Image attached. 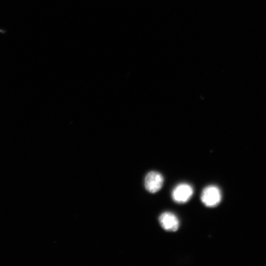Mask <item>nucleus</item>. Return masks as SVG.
I'll list each match as a JSON object with an SVG mask.
<instances>
[{
    "label": "nucleus",
    "instance_id": "f257e3e1",
    "mask_svg": "<svg viewBox=\"0 0 266 266\" xmlns=\"http://www.w3.org/2000/svg\"><path fill=\"white\" fill-rule=\"evenodd\" d=\"M221 192L219 188L215 185L205 187L201 194V200L207 207H215L221 200Z\"/></svg>",
    "mask_w": 266,
    "mask_h": 266
},
{
    "label": "nucleus",
    "instance_id": "f03ea898",
    "mask_svg": "<svg viewBox=\"0 0 266 266\" xmlns=\"http://www.w3.org/2000/svg\"><path fill=\"white\" fill-rule=\"evenodd\" d=\"M193 194L192 187L188 183H182L175 187L172 191L171 197L175 202L183 203L190 199Z\"/></svg>",
    "mask_w": 266,
    "mask_h": 266
},
{
    "label": "nucleus",
    "instance_id": "7ed1b4c3",
    "mask_svg": "<svg viewBox=\"0 0 266 266\" xmlns=\"http://www.w3.org/2000/svg\"><path fill=\"white\" fill-rule=\"evenodd\" d=\"M164 182L163 175L159 172L152 171L148 172L144 179L146 189L151 193L159 191L162 188Z\"/></svg>",
    "mask_w": 266,
    "mask_h": 266
},
{
    "label": "nucleus",
    "instance_id": "20e7f679",
    "mask_svg": "<svg viewBox=\"0 0 266 266\" xmlns=\"http://www.w3.org/2000/svg\"><path fill=\"white\" fill-rule=\"evenodd\" d=\"M159 221L161 227L166 231L175 232L179 225L177 216L172 212H165L159 217Z\"/></svg>",
    "mask_w": 266,
    "mask_h": 266
}]
</instances>
